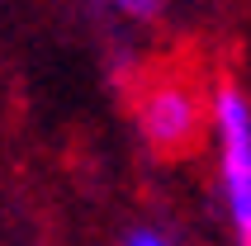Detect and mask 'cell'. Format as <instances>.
I'll return each instance as SVG.
<instances>
[{
    "label": "cell",
    "instance_id": "obj_1",
    "mask_svg": "<svg viewBox=\"0 0 251 246\" xmlns=\"http://www.w3.org/2000/svg\"><path fill=\"white\" fill-rule=\"evenodd\" d=\"M209 147L227 237L232 246H251V95L237 81L209 90Z\"/></svg>",
    "mask_w": 251,
    "mask_h": 246
},
{
    "label": "cell",
    "instance_id": "obj_2",
    "mask_svg": "<svg viewBox=\"0 0 251 246\" xmlns=\"http://www.w3.org/2000/svg\"><path fill=\"white\" fill-rule=\"evenodd\" d=\"M133 128L156 156H185L209 137V90L185 76H147L133 95Z\"/></svg>",
    "mask_w": 251,
    "mask_h": 246
},
{
    "label": "cell",
    "instance_id": "obj_3",
    "mask_svg": "<svg viewBox=\"0 0 251 246\" xmlns=\"http://www.w3.org/2000/svg\"><path fill=\"white\" fill-rule=\"evenodd\" d=\"M109 14H119L124 24H152V19H161V10H166V0H100Z\"/></svg>",
    "mask_w": 251,
    "mask_h": 246
},
{
    "label": "cell",
    "instance_id": "obj_4",
    "mask_svg": "<svg viewBox=\"0 0 251 246\" xmlns=\"http://www.w3.org/2000/svg\"><path fill=\"white\" fill-rule=\"evenodd\" d=\"M124 246H176L166 232H156V227H133V232L124 237Z\"/></svg>",
    "mask_w": 251,
    "mask_h": 246
}]
</instances>
